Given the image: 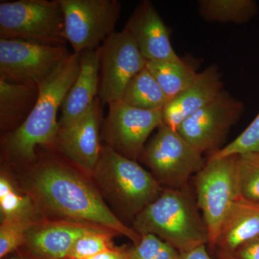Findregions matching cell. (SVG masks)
<instances>
[{
	"mask_svg": "<svg viewBox=\"0 0 259 259\" xmlns=\"http://www.w3.org/2000/svg\"><path fill=\"white\" fill-rule=\"evenodd\" d=\"M4 259H35L33 257L30 256L27 253H25V255H15V256L10 257V258H4Z\"/></svg>",
	"mask_w": 259,
	"mask_h": 259,
	"instance_id": "d6a6232c",
	"label": "cell"
},
{
	"mask_svg": "<svg viewBox=\"0 0 259 259\" xmlns=\"http://www.w3.org/2000/svg\"><path fill=\"white\" fill-rule=\"evenodd\" d=\"M163 124L162 110H146L117 101L109 105L102 122L105 145L122 156L137 161L150 135Z\"/></svg>",
	"mask_w": 259,
	"mask_h": 259,
	"instance_id": "30bf717a",
	"label": "cell"
},
{
	"mask_svg": "<svg viewBox=\"0 0 259 259\" xmlns=\"http://www.w3.org/2000/svg\"><path fill=\"white\" fill-rule=\"evenodd\" d=\"M237 160L238 155L208 158L194 175L196 200L208 231V244L214 249L227 213L240 196Z\"/></svg>",
	"mask_w": 259,
	"mask_h": 259,
	"instance_id": "52a82bcc",
	"label": "cell"
},
{
	"mask_svg": "<svg viewBox=\"0 0 259 259\" xmlns=\"http://www.w3.org/2000/svg\"><path fill=\"white\" fill-rule=\"evenodd\" d=\"M259 236V203L237 197L227 213L215 248L233 253L241 245Z\"/></svg>",
	"mask_w": 259,
	"mask_h": 259,
	"instance_id": "ac0fdd59",
	"label": "cell"
},
{
	"mask_svg": "<svg viewBox=\"0 0 259 259\" xmlns=\"http://www.w3.org/2000/svg\"><path fill=\"white\" fill-rule=\"evenodd\" d=\"M188 188H163L159 197L135 218L133 229L140 236H158L180 253L207 245V226Z\"/></svg>",
	"mask_w": 259,
	"mask_h": 259,
	"instance_id": "3957f363",
	"label": "cell"
},
{
	"mask_svg": "<svg viewBox=\"0 0 259 259\" xmlns=\"http://www.w3.org/2000/svg\"><path fill=\"white\" fill-rule=\"evenodd\" d=\"M197 5L201 18L210 23H245L258 10L253 0H200Z\"/></svg>",
	"mask_w": 259,
	"mask_h": 259,
	"instance_id": "7402d4cb",
	"label": "cell"
},
{
	"mask_svg": "<svg viewBox=\"0 0 259 259\" xmlns=\"http://www.w3.org/2000/svg\"><path fill=\"white\" fill-rule=\"evenodd\" d=\"M124 29L147 61L180 60L172 47L169 30L151 2L140 3Z\"/></svg>",
	"mask_w": 259,
	"mask_h": 259,
	"instance_id": "9a60e30c",
	"label": "cell"
},
{
	"mask_svg": "<svg viewBox=\"0 0 259 259\" xmlns=\"http://www.w3.org/2000/svg\"><path fill=\"white\" fill-rule=\"evenodd\" d=\"M101 101L98 97L79 118L59 127L54 146L73 166L91 178L101 154Z\"/></svg>",
	"mask_w": 259,
	"mask_h": 259,
	"instance_id": "4fadbf2b",
	"label": "cell"
},
{
	"mask_svg": "<svg viewBox=\"0 0 259 259\" xmlns=\"http://www.w3.org/2000/svg\"><path fill=\"white\" fill-rule=\"evenodd\" d=\"M247 153H259V112L245 131L229 144L208 158H219Z\"/></svg>",
	"mask_w": 259,
	"mask_h": 259,
	"instance_id": "83f0119b",
	"label": "cell"
},
{
	"mask_svg": "<svg viewBox=\"0 0 259 259\" xmlns=\"http://www.w3.org/2000/svg\"><path fill=\"white\" fill-rule=\"evenodd\" d=\"M91 178L103 198L121 214L134 221L159 197L163 187L137 161L104 145Z\"/></svg>",
	"mask_w": 259,
	"mask_h": 259,
	"instance_id": "277c9868",
	"label": "cell"
},
{
	"mask_svg": "<svg viewBox=\"0 0 259 259\" xmlns=\"http://www.w3.org/2000/svg\"><path fill=\"white\" fill-rule=\"evenodd\" d=\"M64 13V36L75 54L95 50L115 32L121 5L117 0H58Z\"/></svg>",
	"mask_w": 259,
	"mask_h": 259,
	"instance_id": "ba28073f",
	"label": "cell"
},
{
	"mask_svg": "<svg viewBox=\"0 0 259 259\" xmlns=\"http://www.w3.org/2000/svg\"><path fill=\"white\" fill-rule=\"evenodd\" d=\"M146 68L169 100L190 86L199 74L193 65L182 59L148 61Z\"/></svg>",
	"mask_w": 259,
	"mask_h": 259,
	"instance_id": "ffe728a7",
	"label": "cell"
},
{
	"mask_svg": "<svg viewBox=\"0 0 259 259\" xmlns=\"http://www.w3.org/2000/svg\"><path fill=\"white\" fill-rule=\"evenodd\" d=\"M117 235L107 228H101L79 238L70 250L68 259H86L105 250L115 248L113 237Z\"/></svg>",
	"mask_w": 259,
	"mask_h": 259,
	"instance_id": "d4e9b609",
	"label": "cell"
},
{
	"mask_svg": "<svg viewBox=\"0 0 259 259\" xmlns=\"http://www.w3.org/2000/svg\"><path fill=\"white\" fill-rule=\"evenodd\" d=\"M178 259H212L209 256L206 245H199L193 249L180 253Z\"/></svg>",
	"mask_w": 259,
	"mask_h": 259,
	"instance_id": "4dcf8cb0",
	"label": "cell"
},
{
	"mask_svg": "<svg viewBox=\"0 0 259 259\" xmlns=\"http://www.w3.org/2000/svg\"><path fill=\"white\" fill-rule=\"evenodd\" d=\"M40 221L33 219L1 220L0 258L4 259L20 247H23L29 230Z\"/></svg>",
	"mask_w": 259,
	"mask_h": 259,
	"instance_id": "484cf974",
	"label": "cell"
},
{
	"mask_svg": "<svg viewBox=\"0 0 259 259\" xmlns=\"http://www.w3.org/2000/svg\"><path fill=\"white\" fill-rule=\"evenodd\" d=\"M180 253L153 234H144L136 244L128 247V259H178Z\"/></svg>",
	"mask_w": 259,
	"mask_h": 259,
	"instance_id": "4316f807",
	"label": "cell"
},
{
	"mask_svg": "<svg viewBox=\"0 0 259 259\" xmlns=\"http://www.w3.org/2000/svg\"><path fill=\"white\" fill-rule=\"evenodd\" d=\"M35 83H13L0 77V127L3 135L20 127L38 100Z\"/></svg>",
	"mask_w": 259,
	"mask_h": 259,
	"instance_id": "d6986e66",
	"label": "cell"
},
{
	"mask_svg": "<svg viewBox=\"0 0 259 259\" xmlns=\"http://www.w3.org/2000/svg\"><path fill=\"white\" fill-rule=\"evenodd\" d=\"M236 175L240 195L259 203V153L238 155Z\"/></svg>",
	"mask_w": 259,
	"mask_h": 259,
	"instance_id": "cb8c5ba5",
	"label": "cell"
},
{
	"mask_svg": "<svg viewBox=\"0 0 259 259\" xmlns=\"http://www.w3.org/2000/svg\"><path fill=\"white\" fill-rule=\"evenodd\" d=\"M218 259H236L234 255L226 250L217 249Z\"/></svg>",
	"mask_w": 259,
	"mask_h": 259,
	"instance_id": "1f68e13d",
	"label": "cell"
},
{
	"mask_svg": "<svg viewBox=\"0 0 259 259\" xmlns=\"http://www.w3.org/2000/svg\"><path fill=\"white\" fill-rule=\"evenodd\" d=\"M101 228H105L69 220L42 218L29 230L23 248L35 259H68L79 238Z\"/></svg>",
	"mask_w": 259,
	"mask_h": 259,
	"instance_id": "5bb4252c",
	"label": "cell"
},
{
	"mask_svg": "<svg viewBox=\"0 0 259 259\" xmlns=\"http://www.w3.org/2000/svg\"><path fill=\"white\" fill-rule=\"evenodd\" d=\"M232 254L236 259H259V236L241 245Z\"/></svg>",
	"mask_w": 259,
	"mask_h": 259,
	"instance_id": "f1b7e54d",
	"label": "cell"
},
{
	"mask_svg": "<svg viewBox=\"0 0 259 259\" xmlns=\"http://www.w3.org/2000/svg\"><path fill=\"white\" fill-rule=\"evenodd\" d=\"M100 48V47H99ZM80 53L79 74L61 107L59 127H66L85 113L98 97L100 49Z\"/></svg>",
	"mask_w": 259,
	"mask_h": 259,
	"instance_id": "e0dca14e",
	"label": "cell"
},
{
	"mask_svg": "<svg viewBox=\"0 0 259 259\" xmlns=\"http://www.w3.org/2000/svg\"><path fill=\"white\" fill-rule=\"evenodd\" d=\"M40 215L103 227L136 244L141 236L108 207L93 182L79 169L49 156L29 166L22 179Z\"/></svg>",
	"mask_w": 259,
	"mask_h": 259,
	"instance_id": "6da1fadb",
	"label": "cell"
},
{
	"mask_svg": "<svg viewBox=\"0 0 259 259\" xmlns=\"http://www.w3.org/2000/svg\"><path fill=\"white\" fill-rule=\"evenodd\" d=\"M140 161L163 188L182 189L204 165L202 154L180 134L163 124L146 144Z\"/></svg>",
	"mask_w": 259,
	"mask_h": 259,
	"instance_id": "5b68a950",
	"label": "cell"
},
{
	"mask_svg": "<svg viewBox=\"0 0 259 259\" xmlns=\"http://www.w3.org/2000/svg\"><path fill=\"white\" fill-rule=\"evenodd\" d=\"M120 101L141 110H162L169 101L153 75L145 68L133 78Z\"/></svg>",
	"mask_w": 259,
	"mask_h": 259,
	"instance_id": "44dd1931",
	"label": "cell"
},
{
	"mask_svg": "<svg viewBox=\"0 0 259 259\" xmlns=\"http://www.w3.org/2000/svg\"><path fill=\"white\" fill-rule=\"evenodd\" d=\"M86 259H128V247L115 246Z\"/></svg>",
	"mask_w": 259,
	"mask_h": 259,
	"instance_id": "f546056e",
	"label": "cell"
},
{
	"mask_svg": "<svg viewBox=\"0 0 259 259\" xmlns=\"http://www.w3.org/2000/svg\"><path fill=\"white\" fill-rule=\"evenodd\" d=\"M221 76L216 65H210L199 72L190 86L171 99L163 107V124L177 130L190 116L208 105L223 90Z\"/></svg>",
	"mask_w": 259,
	"mask_h": 259,
	"instance_id": "2e32d148",
	"label": "cell"
},
{
	"mask_svg": "<svg viewBox=\"0 0 259 259\" xmlns=\"http://www.w3.org/2000/svg\"><path fill=\"white\" fill-rule=\"evenodd\" d=\"M0 214L1 220L42 219L31 197L20 192L3 171L0 176Z\"/></svg>",
	"mask_w": 259,
	"mask_h": 259,
	"instance_id": "603a6c76",
	"label": "cell"
},
{
	"mask_svg": "<svg viewBox=\"0 0 259 259\" xmlns=\"http://www.w3.org/2000/svg\"><path fill=\"white\" fill-rule=\"evenodd\" d=\"M99 49L98 97L102 103L109 105L120 101L127 83L146 67L148 61L125 29L112 33Z\"/></svg>",
	"mask_w": 259,
	"mask_h": 259,
	"instance_id": "7c38bea8",
	"label": "cell"
},
{
	"mask_svg": "<svg viewBox=\"0 0 259 259\" xmlns=\"http://www.w3.org/2000/svg\"><path fill=\"white\" fill-rule=\"evenodd\" d=\"M79 68V54L72 53L39 86L38 100L27 120L3 136L2 148L8 161L30 166L37 160V147L54 146L59 130L58 113Z\"/></svg>",
	"mask_w": 259,
	"mask_h": 259,
	"instance_id": "7a4b0ae2",
	"label": "cell"
},
{
	"mask_svg": "<svg viewBox=\"0 0 259 259\" xmlns=\"http://www.w3.org/2000/svg\"><path fill=\"white\" fill-rule=\"evenodd\" d=\"M244 110L241 100L223 90L177 131L201 154L208 153L209 156L222 148L230 130L241 119Z\"/></svg>",
	"mask_w": 259,
	"mask_h": 259,
	"instance_id": "8fae6325",
	"label": "cell"
},
{
	"mask_svg": "<svg viewBox=\"0 0 259 259\" xmlns=\"http://www.w3.org/2000/svg\"><path fill=\"white\" fill-rule=\"evenodd\" d=\"M0 38L66 45L64 13L59 1H2Z\"/></svg>",
	"mask_w": 259,
	"mask_h": 259,
	"instance_id": "8992f818",
	"label": "cell"
},
{
	"mask_svg": "<svg viewBox=\"0 0 259 259\" xmlns=\"http://www.w3.org/2000/svg\"><path fill=\"white\" fill-rule=\"evenodd\" d=\"M70 54L66 46L0 38V77L40 86Z\"/></svg>",
	"mask_w": 259,
	"mask_h": 259,
	"instance_id": "9c48e42d",
	"label": "cell"
}]
</instances>
